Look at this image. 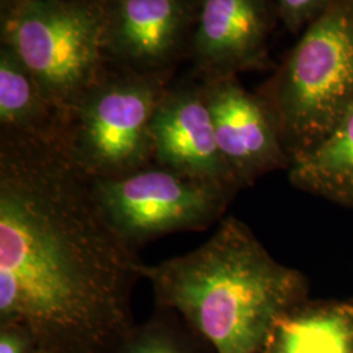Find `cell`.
<instances>
[{
    "label": "cell",
    "instance_id": "6da1fadb",
    "mask_svg": "<svg viewBox=\"0 0 353 353\" xmlns=\"http://www.w3.org/2000/svg\"><path fill=\"white\" fill-rule=\"evenodd\" d=\"M143 265L55 135L3 131L1 325L24 328L46 353L117 348L131 330Z\"/></svg>",
    "mask_w": 353,
    "mask_h": 353
},
{
    "label": "cell",
    "instance_id": "7a4b0ae2",
    "mask_svg": "<svg viewBox=\"0 0 353 353\" xmlns=\"http://www.w3.org/2000/svg\"><path fill=\"white\" fill-rule=\"evenodd\" d=\"M141 274L156 305L176 312L214 353H263L306 296L303 274L276 262L232 216L198 249L144 263Z\"/></svg>",
    "mask_w": 353,
    "mask_h": 353
},
{
    "label": "cell",
    "instance_id": "3957f363",
    "mask_svg": "<svg viewBox=\"0 0 353 353\" xmlns=\"http://www.w3.org/2000/svg\"><path fill=\"white\" fill-rule=\"evenodd\" d=\"M290 161L310 150L353 105V6L331 0L290 51L270 93Z\"/></svg>",
    "mask_w": 353,
    "mask_h": 353
},
{
    "label": "cell",
    "instance_id": "277c9868",
    "mask_svg": "<svg viewBox=\"0 0 353 353\" xmlns=\"http://www.w3.org/2000/svg\"><path fill=\"white\" fill-rule=\"evenodd\" d=\"M105 41L101 13L79 1L23 0L7 24V46L61 118L94 85Z\"/></svg>",
    "mask_w": 353,
    "mask_h": 353
},
{
    "label": "cell",
    "instance_id": "5b68a950",
    "mask_svg": "<svg viewBox=\"0 0 353 353\" xmlns=\"http://www.w3.org/2000/svg\"><path fill=\"white\" fill-rule=\"evenodd\" d=\"M164 93L141 77L94 84L62 115L57 138L92 178L137 172L153 163L152 119Z\"/></svg>",
    "mask_w": 353,
    "mask_h": 353
},
{
    "label": "cell",
    "instance_id": "8992f818",
    "mask_svg": "<svg viewBox=\"0 0 353 353\" xmlns=\"http://www.w3.org/2000/svg\"><path fill=\"white\" fill-rule=\"evenodd\" d=\"M94 192L118 236L134 250L168 234L212 227L237 190L154 164L114 178H93Z\"/></svg>",
    "mask_w": 353,
    "mask_h": 353
},
{
    "label": "cell",
    "instance_id": "52a82bcc",
    "mask_svg": "<svg viewBox=\"0 0 353 353\" xmlns=\"http://www.w3.org/2000/svg\"><path fill=\"white\" fill-rule=\"evenodd\" d=\"M202 90L219 150L240 189L290 166L276 118L263 96L242 88L232 75L217 76Z\"/></svg>",
    "mask_w": 353,
    "mask_h": 353
},
{
    "label": "cell",
    "instance_id": "ba28073f",
    "mask_svg": "<svg viewBox=\"0 0 353 353\" xmlns=\"http://www.w3.org/2000/svg\"><path fill=\"white\" fill-rule=\"evenodd\" d=\"M151 134L154 164L241 190L219 150L202 89L165 92Z\"/></svg>",
    "mask_w": 353,
    "mask_h": 353
},
{
    "label": "cell",
    "instance_id": "9c48e42d",
    "mask_svg": "<svg viewBox=\"0 0 353 353\" xmlns=\"http://www.w3.org/2000/svg\"><path fill=\"white\" fill-rule=\"evenodd\" d=\"M268 30L265 0H202L194 46L203 63L227 76L263 62Z\"/></svg>",
    "mask_w": 353,
    "mask_h": 353
},
{
    "label": "cell",
    "instance_id": "30bf717a",
    "mask_svg": "<svg viewBox=\"0 0 353 353\" xmlns=\"http://www.w3.org/2000/svg\"><path fill=\"white\" fill-rule=\"evenodd\" d=\"M185 24L181 0H121L106 41L127 59L152 64L174 49Z\"/></svg>",
    "mask_w": 353,
    "mask_h": 353
},
{
    "label": "cell",
    "instance_id": "8fae6325",
    "mask_svg": "<svg viewBox=\"0 0 353 353\" xmlns=\"http://www.w3.org/2000/svg\"><path fill=\"white\" fill-rule=\"evenodd\" d=\"M288 168L294 188L353 207V105L323 139Z\"/></svg>",
    "mask_w": 353,
    "mask_h": 353
},
{
    "label": "cell",
    "instance_id": "7c38bea8",
    "mask_svg": "<svg viewBox=\"0 0 353 353\" xmlns=\"http://www.w3.org/2000/svg\"><path fill=\"white\" fill-rule=\"evenodd\" d=\"M275 353H353V305L296 307L276 325Z\"/></svg>",
    "mask_w": 353,
    "mask_h": 353
},
{
    "label": "cell",
    "instance_id": "4fadbf2b",
    "mask_svg": "<svg viewBox=\"0 0 353 353\" xmlns=\"http://www.w3.org/2000/svg\"><path fill=\"white\" fill-rule=\"evenodd\" d=\"M0 123L6 132L39 137L57 135L61 123V114L7 45L0 54Z\"/></svg>",
    "mask_w": 353,
    "mask_h": 353
},
{
    "label": "cell",
    "instance_id": "5bb4252c",
    "mask_svg": "<svg viewBox=\"0 0 353 353\" xmlns=\"http://www.w3.org/2000/svg\"><path fill=\"white\" fill-rule=\"evenodd\" d=\"M165 318V307L157 306V313L151 322L137 331L130 330L115 353H192L189 343Z\"/></svg>",
    "mask_w": 353,
    "mask_h": 353
},
{
    "label": "cell",
    "instance_id": "9a60e30c",
    "mask_svg": "<svg viewBox=\"0 0 353 353\" xmlns=\"http://www.w3.org/2000/svg\"><path fill=\"white\" fill-rule=\"evenodd\" d=\"M280 13L292 29H299L313 20L326 10L331 0H276Z\"/></svg>",
    "mask_w": 353,
    "mask_h": 353
},
{
    "label": "cell",
    "instance_id": "2e32d148",
    "mask_svg": "<svg viewBox=\"0 0 353 353\" xmlns=\"http://www.w3.org/2000/svg\"><path fill=\"white\" fill-rule=\"evenodd\" d=\"M37 344L24 328L1 325L0 353H36Z\"/></svg>",
    "mask_w": 353,
    "mask_h": 353
},
{
    "label": "cell",
    "instance_id": "e0dca14e",
    "mask_svg": "<svg viewBox=\"0 0 353 353\" xmlns=\"http://www.w3.org/2000/svg\"><path fill=\"white\" fill-rule=\"evenodd\" d=\"M36 353H46V352H43V351H38V352H36Z\"/></svg>",
    "mask_w": 353,
    "mask_h": 353
},
{
    "label": "cell",
    "instance_id": "ac0fdd59",
    "mask_svg": "<svg viewBox=\"0 0 353 353\" xmlns=\"http://www.w3.org/2000/svg\"><path fill=\"white\" fill-rule=\"evenodd\" d=\"M350 1H351V3H352V6H353V0H350Z\"/></svg>",
    "mask_w": 353,
    "mask_h": 353
}]
</instances>
